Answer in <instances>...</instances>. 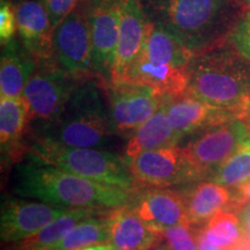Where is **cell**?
Returning a JSON list of instances; mask_svg holds the SVG:
<instances>
[{
  "label": "cell",
  "mask_w": 250,
  "mask_h": 250,
  "mask_svg": "<svg viewBox=\"0 0 250 250\" xmlns=\"http://www.w3.org/2000/svg\"><path fill=\"white\" fill-rule=\"evenodd\" d=\"M131 208L149 227L162 233L167 228L190 223L186 203L180 192L170 189H149L129 201Z\"/></svg>",
  "instance_id": "15"
},
{
  "label": "cell",
  "mask_w": 250,
  "mask_h": 250,
  "mask_svg": "<svg viewBox=\"0 0 250 250\" xmlns=\"http://www.w3.org/2000/svg\"><path fill=\"white\" fill-rule=\"evenodd\" d=\"M243 1H245V2H246V4H247V5H248V7L250 8V0H243Z\"/></svg>",
  "instance_id": "39"
},
{
  "label": "cell",
  "mask_w": 250,
  "mask_h": 250,
  "mask_svg": "<svg viewBox=\"0 0 250 250\" xmlns=\"http://www.w3.org/2000/svg\"><path fill=\"white\" fill-rule=\"evenodd\" d=\"M103 88L115 133H132L165 102L152 88L131 81H114Z\"/></svg>",
  "instance_id": "11"
},
{
  "label": "cell",
  "mask_w": 250,
  "mask_h": 250,
  "mask_svg": "<svg viewBox=\"0 0 250 250\" xmlns=\"http://www.w3.org/2000/svg\"><path fill=\"white\" fill-rule=\"evenodd\" d=\"M165 105L177 144L213 125L240 118L235 112L212 107L188 93L165 101Z\"/></svg>",
  "instance_id": "13"
},
{
  "label": "cell",
  "mask_w": 250,
  "mask_h": 250,
  "mask_svg": "<svg viewBox=\"0 0 250 250\" xmlns=\"http://www.w3.org/2000/svg\"><path fill=\"white\" fill-rule=\"evenodd\" d=\"M228 42L250 59V11L234 28Z\"/></svg>",
  "instance_id": "30"
},
{
  "label": "cell",
  "mask_w": 250,
  "mask_h": 250,
  "mask_svg": "<svg viewBox=\"0 0 250 250\" xmlns=\"http://www.w3.org/2000/svg\"><path fill=\"white\" fill-rule=\"evenodd\" d=\"M197 250H224L211 243L206 237L203 228L197 232Z\"/></svg>",
  "instance_id": "33"
},
{
  "label": "cell",
  "mask_w": 250,
  "mask_h": 250,
  "mask_svg": "<svg viewBox=\"0 0 250 250\" xmlns=\"http://www.w3.org/2000/svg\"><path fill=\"white\" fill-rule=\"evenodd\" d=\"M193 52L162 24L149 20L147 35L139 56L156 64L171 65L187 70Z\"/></svg>",
  "instance_id": "20"
},
{
  "label": "cell",
  "mask_w": 250,
  "mask_h": 250,
  "mask_svg": "<svg viewBox=\"0 0 250 250\" xmlns=\"http://www.w3.org/2000/svg\"><path fill=\"white\" fill-rule=\"evenodd\" d=\"M240 220H241L245 235L250 237V204L247 205L246 208L241 211V217H240Z\"/></svg>",
  "instance_id": "34"
},
{
  "label": "cell",
  "mask_w": 250,
  "mask_h": 250,
  "mask_svg": "<svg viewBox=\"0 0 250 250\" xmlns=\"http://www.w3.org/2000/svg\"><path fill=\"white\" fill-rule=\"evenodd\" d=\"M83 83L59 66L54 58L39 61L23 92L30 109V123L54 120Z\"/></svg>",
  "instance_id": "7"
},
{
  "label": "cell",
  "mask_w": 250,
  "mask_h": 250,
  "mask_svg": "<svg viewBox=\"0 0 250 250\" xmlns=\"http://www.w3.org/2000/svg\"><path fill=\"white\" fill-rule=\"evenodd\" d=\"M148 23L149 19L140 0H124L111 83L123 79L139 56L147 35Z\"/></svg>",
  "instance_id": "14"
},
{
  "label": "cell",
  "mask_w": 250,
  "mask_h": 250,
  "mask_svg": "<svg viewBox=\"0 0 250 250\" xmlns=\"http://www.w3.org/2000/svg\"><path fill=\"white\" fill-rule=\"evenodd\" d=\"M248 137V125L234 118L193 133L182 148L197 179H210Z\"/></svg>",
  "instance_id": "6"
},
{
  "label": "cell",
  "mask_w": 250,
  "mask_h": 250,
  "mask_svg": "<svg viewBox=\"0 0 250 250\" xmlns=\"http://www.w3.org/2000/svg\"><path fill=\"white\" fill-rule=\"evenodd\" d=\"M250 11L243 0H149V20L175 34L193 54L226 43Z\"/></svg>",
  "instance_id": "1"
},
{
  "label": "cell",
  "mask_w": 250,
  "mask_h": 250,
  "mask_svg": "<svg viewBox=\"0 0 250 250\" xmlns=\"http://www.w3.org/2000/svg\"><path fill=\"white\" fill-rule=\"evenodd\" d=\"M250 204V177L245 182L234 188L232 199L228 204L226 211L241 212L247 205Z\"/></svg>",
  "instance_id": "32"
},
{
  "label": "cell",
  "mask_w": 250,
  "mask_h": 250,
  "mask_svg": "<svg viewBox=\"0 0 250 250\" xmlns=\"http://www.w3.org/2000/svg\"><path fill=\"white\" fill-rule=\"evenodd\" d=\"M187 93L243 118L250 101V59L229 42L193 55Z\"/></svg>",
  "instance_id": "3"
},
{
  "label": "cell",
  "mask_w": 250,
  "mask_h": 250,
  "mask_svg": "<svg viewBox=\"0 0 250 250\" xmlns=\"http://www.w3.org/2000/svg\"><path fill=\"white\" fill-rule=\"evenodd\" d=\"M72 210L73 208H59L35 199L29 201L8 197L1 204V241L6 243L20 241Z\"/></svg>",
  "instance_id": "12"
},
{
  "label": "cell",
  "mask_w": 250,
  "mask_h": 250,
  "mask_svg": "<svg viewBox=\"0 0 250 250\" xmlns=\"http://www.w3.org/2000/svg\"><path fill=\"white\" fill-rule=\"evenodd\" d=\"M190 223L195 226L208 223L218 212L226 210L233 191L223 184L201 182L182 193Z\"/></svg>",
  "instance_id": "22"
},
{
  "label": "cell",
  "mask_w": 250,
  "mask_h": 250,
  "mask_svg": "<svg viewBox=\"0 0 250 250\" xmlns=\"http://www.w3.org/2000/svg\"><path fill=\"white\" fill-rule=\"evenodd\" d=\"M102 243H110L108 218H96L93 215L80 221L54 250H76Z\"/></svg>",
  "instance_id": "25"
},
{
  "label": "cell",
  "mask_w": 250,
  "mask_h": 250,
  "mask_svg": "<svg viewBox=\"0 0 250 250\" xmlns=\"http://www.w3.org/2000/svg\"><path fill=\"white\" fill-rule=\"evenodd\" d=\"M211 243L224 250H232L242 241L245 232L235 212L220 211L213 215L203 227Z\"/></svg>",
  "instance_id": "26"
},
{
  "label": "cell",
  "mask_w": 250,
  "mask_h": 250,
  "mask_svg": "<svg viewBox=\"0 0 250 250\" xmlns=\"http://www.w3.org/2000/svg\"><path fill=\"white\" fill-rule=\"evenodd\" d=\"M148 250H171V249L169 248V246L166 243L164 237H162L160 241L154 243V245H153Z\"/></svg>",
  "instance_id": "36"
},
{
  "label": "cell",
  "mask_w": 250,
  "mask_h": 250,
  "mask_svg": "<svg viewBox=\"0 0 250 250\" xmlns=\"http://www.w3.org/2000/svg\"><path fill=\"white\" fill-rule=\"evenodd\" d=\"M122 80L147 86L164 101L182 95L187 93L188 88L187 70L171 65L156 64L142 56L137 57Z\"/></svg>",
  "instance_id": "17"
},
{
  "label": "cell",
  "mask_w": 250,
  "mask_h": 250,
  "mask_svg": "<svg viewBox=\"0 0 250 250\" xmlns=\"http://www.w3.org/2000/svg\"><path fill=\"white\" fill-rule=\"evenodd\" d=\"M110 243L118 250H148L160 241L162 234L146 225L129 203L107 213Z\"/></svg>",
  "instance_id": "18"
},
{
  "label": "cell",
  "mask_w": 250,
  "mask_h": 250,
  "mask_svg": "<svg viewBox=\"0 0 250 250\" xmlns=\"http://www.w3.org/2000/svg\"><path fill=\"white\" fill-rule=\"evenodd\" d=\"M76 250H118V249L114 245H111V243H102V245L83 247V248H79Z\"/></svg>",
  "instance_id": "35"
},
{
  "label": "cell",
  "mask_w": 250,
  "mask_h": 250,
  "mask_svg": "<svg viewBox=\"0 0 250 250\" xmlns=\"http://www.w3.org/2000/svg\"><path fill=\"white\" fill-rule=\"evenodd\" d=\"M81 0H43L54 29L80 4Z\"/></svg>",
  "instance_id": "31"
},
{
  "label": "cell",
  "mask_w": 250,
  "mask_h": 250,
  "mask_svg": "<svg viewBox=\"0 0 250 250\" xmlns=\"http://www.w3.org/2000/svg\"><path fill=\"white\" fill-rule=\"evenodd\" d=\"M197 226L183 223L162 232V237L171 250H197Z\"/></svg>",
  "instance_id": "28"
},
{
  "label": "cell",
  "mask_w": 250,
  "mask_h": 250,
  "mask_svg": "<svg viewBox=\"0 0 250 250\" xmlns=\"http://www.w3.org/2000/svg\"><path fill=\"white\" fill-rule=\"evenodd\" d=\"M18 31V21L15 6L8 0L0 1V42L1 46L14 39Z\"/></svg>",
  "instance_id": "29"
},
{
  "label": "cell",
  "mask_w": 250,
  "mask_h": 250,
  "mask_svg": "<svg viewBox=\"0 0 250 250\" xmlns=\"http://www.w3.org/2000/svg\"><path fill=\"white\" fill-rule=\"evenodd\" d=\"M14 179L18 196L67 208L112 210L129 203L132 192L28 158L17 168Z\"/></svg>",
  "instance_id": "2"
},
{
  "label": "cell",
  "mask_w": 250,
  "mask_h": 250,
  "mask_svg": "<svg viewBox=\"0 0 250 250\" xmlns=\"http://www.w3.org/2000/svg\"><path fill=\"white\" fill-rule=\"evenodd\" d=\"M8 1H11L13 5H18V4H20V2L26 1V0H8Z\"/></svg>",
  "instance_id": "38"
},
{
  "label": "cell",
  "mask_w": 250,
  "mask_h": 250,
  "mask_svg": "<svg viewBox=\"0 0 250 250\" xmlns=\"http://www.w3.org/2000/svg\"><path fill=\"white\" fill-rule=\"evenodd\" d=\"M243 121H245V123L248 125V127L250 129V101L248 103V105H247V109H246V112H245V116L242 118Z\"/></svg>",
  "instance_id": "37"
},
{
  "label": "cell",
  "mask_w": 250,
  "mask_h": 250,
  "mask_svg": "<svg viewBox=\"0 0 250 250\" xmlns=\"http://www.w3.org/2000/svg\"><path fill=\"white\" fill-rule=\"evenodd\" d=\"M110 210L100 208H73L46 225L30 236L24 237L20 241L11 243L6 250H54L55 247L77 226L80 221L93 217V215L107 213Z\"/></svg>",
  "instance_id": "21"
},
{
  "label": "cell",
  "mask_w": 250,
  "mask_h": 250,
  "mask_svg": "<svg viewBox=\"0 0 250 250\" xmlns=\"http://www.w3.org/2000/svg\"><path fill=\"white\" fill-rule=\"evenodd\" d=\"M250 177V137L224 162L210 177L215 183L236 188Z\"/></svg>",
  "instance_id": "27"
},
{
  "label": "cell",
  "mask_w": 250,
  "mask_h": 250,
  "mask_svg": "<svg viewBox=\"0 0 250 250\" xmlns=\"http://www.w3.org/2000/svg\"><path fill=\"white\" fill-rule=\"evenodd\" d=\"M81 2L90 28L94 72L96 80L105 87L111 83L124 0H81Z\"/></svg>",
  "instance_id": "9"
},
{
  "label": "cell",
  "mask_w": 250,
  "mask_h": 250,
  "mask_svg": "<svg viewBox=\"0 0 250 250\" xmlns=\"http://www.w3.org/2000/svg\"><path fill=\"white\" fill-rule=\"evenodd\" d=\"M177 145L165 102L147 121L131 133L125 147L126 159L140 153Z\"/></svg>",
  "instance_id": "23"
},
{
  "label": "cell",
  "mask_w": 250,
  "mask_h": 250,
  "mask_svg": "<svg viewBox=\"0 0 250 250\" xmlns=\"http://www.w3.org/2000/svg\"><path fill=\"white\" fill-rule=\"evenodd\" d=\"M27 158L54 166L86 179L132 191L134 179L127 159L103 148L71 147L29 139L23 146Z\"/></svg>",
  "instance_id": "5"
},
{
  "label": "cell",
  "mask_w": 250,
  "mask_h": 250,
  "mask_svg": "<svg viewBox=\"0 0 250 250\" xmlns=\"http://www.w3.org/2000/svg\"><path fill=\"white\" fill-rule=\"evenodd\" d=\"M103 89L98 80L83 81L57 117L44 123L29 124V139L104 149L115 131L102 100Z\"/></svg>",
  "instance_id": "4"
},
{
  "label": "cell",
  "mask_w": 250,
  "mask_h": 250,
  "mask_svg": "<svg viewBox=\"0 0 250 250\" xmlns=\"http://www.w3.org/2000/svg\"><path fill=\"white\" fill-rule=\"evenodd\" d=\"M54 59L78 80H96L90 28L81 1L55 28Z\"/></svg>",
  "instance_id": "8"
},
{
  "label": "cell",
  "mask_w": 250,
  "mask_h": 250,
  "mask_svg": "<svg viewBox=\"0 0 250 250\" xmlns=\"http://www.w3.org/2000/svg\"><path fill=\"white\" fill-rule=\"evenodd\" d=\"M37 61L21 42L14 39L2 45L0 59V95L22 96L28 80L35 72Z\"/></svg>",
  "instance_id": "19"
},
{
  "label": "cell",
  "mask_w": 250,
  "mask_h": 250,
  "mask_svg": "<svg viewBox=\"0 0 250 250\" xmlns=\"http://www.w3.org/2000/svg\"><path fill=\"white\" fill-rule=\"evenodd\" d=\"M127 162L134 183L144 187L167 188L198 180L177 145L143 152Z\"/></svg>",
  "instance_id": "10"
},
{
  "label": "cell",
  "mask_w": 250,
  "mask_h": 250,
  "mask_svg": "<svg viewBox=\"0 0 250 250\" xmlns=\"http://www.w3.org/2000/svg\"><path fill=\"white\" fill-rule=\"evenodd\" d=\"M18 33L28 51L39 61L54 58V27L43 0L15 5Z\"/></svg>",
  "instance_id": "16"
},
{
  "label": "cell",
  "mask_w": 250,
  "mask_h": 250,
  "mask_svg": "<svg viewBox=\"0 0 250 250\" xmlns=\"http://www.w3.org/2000/svg\"><path fill=\"white\" fill-rule=\"evenodd\" d=\"M30 123V109L22 96H0V144L1 152L14 151Z\"/></svg>",
  "instance_id": "24"
}]
</instances>
